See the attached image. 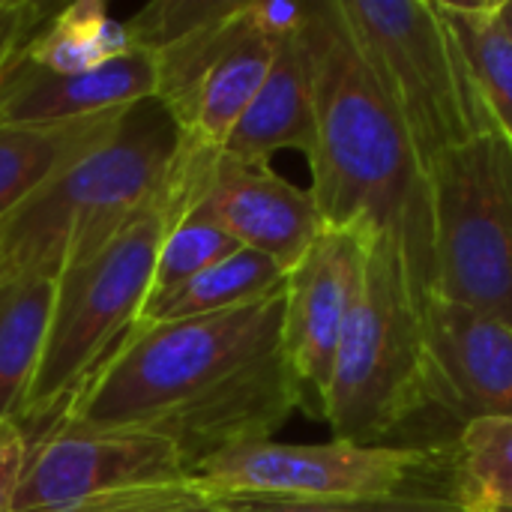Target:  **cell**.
Here are the masks:
<instances>
[{"instance_id": "cell-1", "label": "cell", "mask_w": 512, "mask_h": 512, "mask_svg": "<svg viewBox=\"0 0 512 512\" xmlns=\"http://www.w3.org/2000/svg\"><path fill=\"white\" fill-rule=\"evenodd\" d=\"M285 288L216 315L132 327L57 423L153 435L204 459L267 441L303 408L282 351Z\"/></svg>"}, {"instance_id": "cell-2", "label": "cell", "mask_w": 512, "mask_h": 512, "mask_svg": "<svg viewBox=\"0 0 512 512\" xmlns=\"http://www.w3.org/2000/svg\"><path fill=\"white\" fill-rule=\"evenodd\" d=\"M303 42L315 102L309 192L321 225L387 246L420 309L438 294L429 174L366 69L336 0L309 3Z\"/></svg>"}, {"instance_id": "cell-3", "label": "cell", "mask_w": 512, "mask_h": 512, "mask_svg": "<svg viewBox=\"0 0 512 512\" xmlns=\"http://www.w3.org/2000/svg\"><path fill=\"white\" fill-rule=\"evenodd\" d=\"M180 144V129L156 96L129 105L102 147L0 222V279H60L96 255L159 198Z\"/></svg>"}, {"instance_id": "cell-4", "label": "cell", "mask_w": 512, "mask_h": 512, "mask_svg": "<svg viewBox=\"0 0 512 512\" xmlns=\"http://www.w3.org/2000/svg\"><path fill=\"white\" fill-rule=\"evenodd\" d=\"M438 414L456 420L426 345L420 309L393 252L369 243L321 420L336 441L399 447L396 438L405 429ZM456 426L462 429L459 420Z\"/></svg>"}, {"instance_id": "cell-5", "label": "cell", "mask_w": 512, "mask_h": 512, "mask_svg": "<svg viewBox=\"0 0 512 512\" xmlns=\"http://www.w3.org/2000/svg\"><path fill=\"white\" fill-rule=\"evenodd\" d=\"M177 198L180 180L174 162L168 183L150 207L123 225L96 255L60 273L42 360L18 417L30 441L66 414L72 399L135 327L150 297L156 252Z\"/></svg>"}, {"instance_id": "cell-6", "label": "cell", "mask_w": 512, "mask_h": 512, "mask_svg": "<svg viewBox=\"0 0 512 512\" xmlns=\"http://www.w3.org/2000/svg\"><path fill=\"white\" fill-rule=\"evenodd\" d=\"M336 3L366 69L402 120L426 174L450 150L495 132L465 51L438 0Z\"/></svg>"}, {"instance_id": "cell-7", "label": "cell", "mask_w": 512, "mask_h": 512, "mask_svg": "<svg viewBox=\"0 0 512 512\" xmlns=\"http://www.w3.org/2000/svg\"><path fill=\"white\" fill-rule=\"evenodd\" d=\"M189 483L213 501H456V441L444 447H363L351 441H249L192 468Z\"/></svg>"}, {"instance_id": "cell-8", "label": "cell", "mask_w": 512, "mask_h": 512, "mask_svg": "<svg viewBox=\"0 0 512 512\" xmlns=\"http://www.w3.org/2000/svg\"><path fill=\"white\" fill-rule=\"evenodd\" d=\"M438 297L512 324V147L483 135L429 168Z\"/></svg>"}, {"instance_id": "cell-9", "label": "cell", "mask_w": 512, "mask_h": 512, "mask_svg": "<svg viewBox=\"0 0 512 512\" xmlns=\"http://www.w3.org/2000/svg\"><path fill=\"white\" fill-rule=\"evenodd\" d=\"M276 42L255 30L246 0L219 21L156 51V99L174 117L180 138L201 150H222L231 129L261 90Z\"/></svg>"}, {"instance_id": "cell-10", "label": "cell", "mask_w": 512, "mask_h": 512, "mask_svg": "<svg viewBox=\"0 0 512 512\" xmlns=\"http://www.w3.org/2000/svg\"><path fill=\"white\" fill-rule=\"evenodd\" d=\"M177 483H189V465L162 438L54 423L30 441L15 512L69 510L87 501Z\"/></svg>"}, {"instance_id": "cell-11", "label": "cell", "mask_w": 512, "mask_h": 512, "mask_svg": "<svg viewBox=\"0 0 512 512\" xmlns=\"http://www.w3.org/2000/svg\"><path fill=\"white\" fill-rule=\"evenodd\" d=\"M183 162L186 204L243 249L273 258L285 273L324 228L312 192L279 177L270 165H249L186 141Z\"/></svg>"}, {"instance_id": "cell-12", "label": "cell", "mask_w": 512, "mask_h": 512, "mask_svg": "<svg viewBox=\"0 0 512 512\" xmlns=\"http://www.w3.org/2000/svg\"><path fill=\"white\" fill-rule=\"evenodd\" d=\"M366 246L369 243L351 231L321 228L285 279L282 351L300 384L303 408L318 420L333 360L357 300Z\"/></svg>"}, {"instance_id": "cell-13", "label": "cell", "mask_w": 512, "mask_h": 512, "mask_svg": "<svg viewBox=\"0 0 512 512\" xmlns=\"http://www.w3.org/2000/svg\"><path fill=\"white\" fill-rule=\"evenodd\" d=\"M420 321L456 420L512 417V324L429 297Z\"/></svg>"}, {"instance_id": "cell-14", "label": "cell", "mask_w": 512, "mask_h": 512, "mask_svg": "<svg viewBox=\"0 0 512 512\" xmlns=\"http://www.w3.org/2000/svg\"><path fill=\"white\" fill-rule=\"evenodd\" d=\"M156 96V57L132 48L129 54L87 69L48 72L21 60L0 81V123H60L129 108Z\"/></svg>"}, {"instance_id": "cell-15", "label": "cell", "mask_w": 512, "mask_h": 512, "mask_svg": "<svg viewBox=\"0 0 512 512\" xmlns=\"http://www.w3.org/2000/svg\"><path fill=\"white\" fill-rule=\"evenodd\" d=\"M312 147L315 102L309 54L300 27V33L276 42V54L261 90L255 93L219 153H228L249 165H270L279 150H300L303 156H309Z\"/></svg>"}, {"instance_id": "cell-16", "label": "cell", "mask_w": 512, "mask_h": 512, "mask_svg": "<svg viewBox=\"0 0 512 512\" xmlns=\"http://www.w3.org/2000/svg\"><path fill=\"white\" fill-rule=\"evenodd\" d=\"M123 114L126 108L60 123H0V222L102 147Z\"/></svg>"}, {"instance_id": "cell-17", "label": "cell", "mask_w": 512, "mask_h": 512, "mask_svg": "<svg viewBox=\"0 0 512 512\" xmlns=\"http://www.w3.org/2000/svg\"><path fill=\"white\" fill-rule=\"evenodd\" d=\"M54 294L57 279H0V423H18L21 417V408L27 402V393L42 360Z\"/></svg>"}, {"instance_id": "cell-18", "label": "cell", "mask_w": 512, "mask_h": 512, "mask_svg": "<svg viewBox=\"0 0 512 512\" xmlns=\"http://www.w3.org/2000/svg\"><path fill=\"white\" fill-rule=\"evenodd\" d=\"M285 279L288 273L273 258L252 252V249H237L234 255L222 258L219 264L207 267L189 282L159 297H150L135 327L186 321V318H201V315H216V312H228L237 306H249L285 288Z\"/></svg>"}, {"instance_id": "cell-19", "label": "cell", "mask_w": 512, "mask_h": 512, "mask_svg": "<svg viewBox=\"0 0 512 512\" xmlns=\"http://www.w3.org/2000/svg\"><path fill=\"white\" fill-rule=\"evenodd\" d=\"M438 6L465 51L477 93L492 117L495 132L512 147V39L501 18V0H438Z\"/></svg>"}, {"instance_id": "cell-20", "label": "cell", "mask_w": 512, "mask_h": 512, "mask_svg": "<svg viewBox=\"0 0 512 512\" xmlns=\"http://www.w3.org/2000/svg\"><path fill=\"white\" fill-rule=\"evenodd\" d=\"M132 51L126 24L111 18L105 3H69L33 33L24 60L48 72H87Z\"/></svg>"}, {"instance_id": "cell-21", "label": "cell", "mask_w": 512, "mask_h": 512, "mask_svg": "<svg viewBox=\"0 0 512 512\" xmlns=\"http://www.w3.org/2000/svg\"><path fill=\"white\" fill-rule=\"evenodd\" d=\"M456 501L465 512L512 510V417H477L462 426Z\"/></svg>"}, {"instance_id": "cell-22", "label": "cell", "mask_w": 512, "mask_h": 512, "mask_svg": "<svg viewBox=\"0 0 512 512\" xmlns=\"http://www.w3.org/2000/svg\"><path fill=\"white\" fill-rule=\"evenodd\" d=\"M177 180H180V198H177V207H174V213L168 219L165 237H162L159 252H156V270H153L150 297H159V294L189 282L192 276L204 273L207 267H213L222 258L234 255L237 249H243L219 225H213L210 219H204L198 210H192L186 204L183 147H180V159H177Z\"/></svg>"}, {"instance_id": "cell-23", "label": "cell", "mask_w": 512, "mask_h": 512, "mask_svg": "<svg viewBox=\"0 0 512 512\" xmlns=\"http://www.w3.org/2000/svg\"><path fill=\"white\" fill-rule=\"evenodd\" d=\"M240 0H159L138 9L126 24L132 48L141 51H162L165 45L189 36L192 30L225 18L237 9Z\"/></svg>"}, {"instance_id": "cell-24", "label": "cell", "mask_w": 512, "mask_h": 512, "mask_svg": "<svg viewBox=\"0 0 512 512\" xmlns=\"http://www.w3.org/2000/svg\"><path fill=\"white\" fill-rule=\"evenodd\" d=\"M222 512H465L453 501L432 498H351V501H276L240 498L216 501Z\"/></svg>"}, {"instance_id": "cell-25", "label": "cell", "mask_w": 512, "mask_h": 512, "mask_svg": "<svg viewBox=\"0 0 512 512\" xmlns=\"http://www.w3.org/2000/svg\"><path fill=\"white\" fill-rule=\"evenodd\" d=\"M54 512H222V507L207 498L201 489L192 483H177V486H156V489H138V492H123L99 501H87L69 510Z\"/></svg>"}, {"instance_id": "cell-26", "label": "cell", "mask_w": 512, "mask_h": 512, "mask_svg": "<svg viewBox=\"0 0 512 512\" xmlns=\"http://www.w3.org/2000/svg\"><path fill=\"white\" fill-rule=\"evenodd\" d=\"M51 18V9L33 0H0V81L21 60L33 33Z\"/></svg>"}, {"instance_id": "cell-27", "label": "cell", "mask_w": 512, "mask_h": 512, "mask_svg": "<svg viewBox=\"0 0 512 512\" xmlns=\"http://www.w3.org/2000/svg\"><path fill=\"white\" fill-rule=\"evenodd\" d=\"M30 456V435L15 423H0V512H15V495Z\"/></svg>"}, {"instance_id": "cell-28", "label": "cell", "mask_w": 512, "mask_h": 512, "mask_svg": "<svg viewBox=\"0 0 512 512\" xmlns=\"http://www.w3.org/2000/svg\"><path fill=\"white\" fill-rule=\"evenodd\" d=\"M246 15H249V21L255 24L258 33L279 42V39H288V36L300 33V27L306 24V15H309V3L246 0Z\"/></svg>"}, {"instance_id": "cell-29", "label": "cell", "mask_w": 512, "mask_h": 512, "mask_svg": "<svg viewBox=\"0 0 512 512\" xmlns=\"http://www.w3.org/2000/svg\"><path fill=\"white\" fill-rule=\"evenodd\" d=\"M501 18H504V27L512 39V0H501Z\"/></svg>"}, {"instance_id": "cell-30", "label": "cell", "mask_w": 512, "mask_h": 512, "mask_svg": "<svg viewBox=\"0 0 512 512\" xmlns=\"http://www.w3.org/2000/svg\"><path fill=\"white\" fill-rule=\"evenodd\" d=\"M501 512H512V510H501Z\"/></svg>"}]
</instances>
